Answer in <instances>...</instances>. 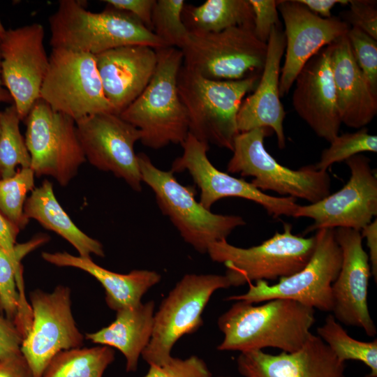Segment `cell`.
Returning a JSON list of instances; mask_svg holds the SVG:
<instances>
[{
  "label": "cell",
  "instance_id": "1",
  "mask_svg": "<svg viewBox=\"0 0 377 377\" xmlns=\"http://www.w3.org/2000/svg\"><path fill=\"white\" fill-rule=\"evenodd\" d=\"M315 321L314 309L292 300L273 299L261 305L235 301L218 319L224 337L217 349L295 352L309 339Z\"/></svg>",
  "mask_w": 377,
  "mask_h": 377
},
{
  "label": "cell",
  "instance_id": "2",
  "mask_svg": "<svg viewBox=\"0 0 377 377\" xmlns=\"http://www.w3.org/2000/svg\"><path fill=\"white\" fill-rule=\"evenodd\" d=\"M48 21L52 48L96 55L125 45L168 47L133 15L109 6L95 13L80 1L61 0Z\"/></svg>",
  "mask_w": 377,
  "mask_h": 377
},
{
  "label": "cell",
  "instance_id": "3",
  "mask_svg": "<svg viewBox=\"0 0 377 377\" xmlns=\"http://www.w3.org/2000/svg\"><path fill=\"white\" fill-rule=\"evenodd\" d=\"M259 75L238 80H214L182 64L177 87L186 110L188 133L199 141L232 151L239 133L237 117L244 96L255 89Z\"/></svg>",
  "mask_w": 377,
  "mask_h": 377
},
{
  "label": "cell",
  "instance_id": "4",
  "mask_svg": "<svg viewBox=\"0 0 377 377\" xmlns=\"http://www.w3.org/2000/svg\"><path fill=\"white\" fill-rule=\"evenodd\" d=\"M157 65L140 95L119 115L140 130L142 144L153 149L182 145L188 134V120L177 87L183 64L180 49H155Z\"/></svg>",
  "mask_w": 377,
  "mask_h": 377
},
{
  "label": "cell",
  "instance_id": "5",
  "mask_svg": "<svg viewBox=\"0 0 377 377\" xmlns=\"http://www.w3.org/2000/svg\"><path fill=\"white\" fill-rule=\"evenodd\" d=\"M138 159L142 181L153 191L161 212L198 252L207 253L210 244L226 239L235 228L246 224L240 216L206 209L195 198L192 187L181 184L171 170L158 168L145 153L138 154Z\"/></svg>",
  "mask_w": 377,
  "mask_h": 377
},
{
  "label": "cell",
  "instance_id": "6",
  "mask_svg": "<svg viewBox=\"0 0 377 377\" xmlns=\"http://www.w3.org/2000/svg\"><path fill=\"white\" fill-rule=\"evenodd\" d=\"M268 130L271 131L258 128L236 136L227 172L252 177L251 184L261 191H274L281 197L300 198L309 204L330 194L331 177L327 170H318L315 165L292 170L270 155L264 145Z\"/></svg>",
  "mask_w": 377,
  "mask_h": 377
},
{
  "label": "cell",
  "instance_id": "7",
  "mask_svg": "<svg viewBox=\"0 0 377 377\" xmlns=\"http://www.w3.org/2000/svg\"><path fill=\"white\" fill-rule=\"evenodd\" d=\"M292 226L283 223V232L276 233L260 244L241 248L226 239L216 242L207 253L214 262L223 263L230 286H240L260 280H276L302 269L311 258L316 237L293 235Z\"/></svg>",
  "mask_w": 377,
  "mask_h": 377
},
{
  "label": "cell",
  "instance_id": "8",
  "mask_svg": "<svg viewBox=\"0 0 377 377\" xmlns=\"http://www.w3.org/2000/svg\"><path fill=\"white\" fill-rule=\"evenodd\" d=\"M183 65L214 80H238L262 72L267 45L253 29L233 27L216 33L189 32L182 47Z\"/></svg>",
  "mask_w": 377,
  "mask_h": 377
},
{
  "label": "cell",
  "instance_id": "9",
  "mask_svg": "<svg viewBox=\"0 0 377 377\" xmlns=\"http://www.w3.org/2000/svg\"><path fill=\"white\" fill-rule=\"evenodd\" d=\"M230 287L225 275L185 274L154 313L151 339L142 353L149 365L163 366L172 357L175 343L202 325V313L212 294Z\"/></svg>",
  "mask_w": 377,
  "mask_h": 377
},
{
  "label": "cell",
  "instance_id": "10",
  "mask_svg": "<svg viewBox=\"0 0 377 377\" xmlns=\"http://www.w3.org/2000/svg\"><path fill=\"white\" fill-rule=\"evenodd\" d=\"M316 246L306 265L299 272L269 285L260 280L249 283L248 291L227 297L230 301L254 304L273 299H288L323 312H332V286L341 269L342 253L334 229L318 230Z\"/></svg>",
  "mask_w": 377,
  "mask_h": 377
},
{
  "label": "cell",
  "instance_id": "11",
  "mask_svg": "<svg viewBox=\"0 0 377 377\" xmlns=\"http://www.w3.org/2000/svg\"><path fill=\"white\" fill-rule=\"evenodd\" d=\"M40 98L53 110L75 121L114 113L104 94L95 56L89 53L52 48Z\"/></svg>",
  "mask_w": 377,
  "mask_h": 377
},
{
  "label": "cell",
  "instance_id": "12",
  "mask_svg": "<svg viewBox=\"0 0 377 377\" xmlns=\"http://www.w3.org/2000/svg\"><path fill=\"white\" fill-rule=\"evenodd\" d=\"M25 143L36 176H51L65 186L87 161L80 143L75 121L39 98L24 120Z\"/></svg>",
  "mask_w": 377,
  "mask_h": 377
},
{
  "label": "cell",
  "instance_id": "13",
  "mask_svg": "<svg viewBox=\"0 0 377 377\" xmlns=\"http://www.w3.org/2000/svg\"><path fill=\"white\" fill-rule=\"evenodd\" d=\"M29 297L32 320L21 352L34 377H41L58 353L82 347L84 336L72 313L68 287L59 285L51 293L36 289Z\"/></svg>",
  "mask_w": 377,
  "mask_h": 377
},
{
  "label": "cell",
  "instance_id": "14",
  "mask_svg": "<svg viewBox=\"0 0 377 377\" xmlns=\"http://www.w3.org/2000/svg\"><path fill=\"white\" fill-rule=\"evenodd\" d=\"M345 162L350 176L341 189L317 202L298 205L294 218L313 220L305 233L339 228L360 231L376 216L377 177L369 158L359 154Z\"/></svg>",
  "mask_w": 377,
  "mask_h": 377
},
{
  "label": "cell",
  "instance_id": "15",
  "mask_svg": "<svg viewBox=\"0 0 377 377\" xmlns=\"http://www.w3.org/2000/svg\"><path fill=\"white\" fill-rule=\"evenodd\" d=\"M75 126L86 160L140 191L142 181L134 151L140 130L114 113L88 115L76 120Z\"/></svg>",
  "mask_w": 377,
  "mask_h": 377
},
{
  "label": "cell",
  "instance_id": "16",
  "mask_svg": "<svg viewBox=\"0 0 377 377\" xmlns=\"http://www.w3.org/2000/svg\"><path fill=\"white\" fill-rule=\"evenodd\" d=\"M181 145L182 155L172 162L170 170L173 173L188 172L200 190V203L206 209L210 210L222 198L237 197L260 205L274 219L281 216L294 217L299 205L296 199L266 194L251 182L218 170L207 157L209 145L190 133Z\"/></svg>",
  "mask_w": 377,
  "mask_h": 377
},
{
  "label": "cell",
  "instance_id": "17",
  "mask_svg": "<svg viewBox=\"0 0 377 377\" xmlns=\"http://www.w3.org/2000/svg\"><path fill=\"white\" fill-rule=\"evenodd\" d=\"M44 38L43 26L32 23L7 30L0 42L1 79L21 121L40 98L48 68Z\"/></svg>",
  "mask_w": 377,
  "mask_h": 377
},
{
  "label": "cell",
  "instance_id": "18",
  "mask_svg": "<svg viewBox=\"0 0 377 377\" xmlns=\"http://www.w3.org/2000/svg\"><path fill=\"white\" fill-rule=\"evenodd\" d=\"M277 9L283 22L285 61L281 68L279 93L287 95L305 64L323 47L347 34L350 26L337 17H321L297 0H279Z\"/></svg>",
  "mask_w": 377,
  "mask_h": 377
},
{
  "label": "cell",
  "instance_id": "19",
  "mask_svg": "<svg viewBox=\"0 0 377 377\" xmlns=\"http://www.w3.org/2000/svg\"><path fill=\"white\" fill-rule=\"evenodd\" d=\"M334 230L342 261L332 286V315L338 322L360 327L373 337L376 334V327L367 300L371 271L369 256L362 246L363 238L359 230L345 228Z\"/></svg>",
  "mask_w": 377,
  "mask_h": 377
},
{
  "label": "cell",
  "instance_id": "20",
  "mask_svg": "<svg viewBox=\"0 0 377 377\" xmlns=\"http://www.w3.org/2000/svg\"><path fill=\"white\" fill-rule=\"evenodd\" d=\"M330 45L303 66L294 82L292 98L297 114L317 136L329 142L339 135L341 124L331 67Z\"/></svg>",
  "mask_w": 377,
  "mask_h": 377
},
{
  "label": "cell",
  "instance_id": "21",
  "mask_svg": "<svg viewBox=\"0 0 377 377\" xmlns=\"http://www.w3.org/2000/svg\"><path fill=\"white\" fill-rule=\"evenodd\" d=\"M266 60L252 94L242 101L237 117L239 133L258 128L273 131L278 147H286L283 121L286 112L281 102L279 79L286 38L281 24L272 27L267 43Z\"/></svg>",
  "mask_w": 377,
  "mask_h": 377
},
{
  "label": "cell",
  "instance_id": "22",
  "mask_svg": "<svg viewBox=\"0 0 377 377\" xmlns=\"http://www.w3.org/2000/svg\"><path fill=\"white\" fill-rule=\"evenodd\" d=\"M237 364L244 377H346L345 363L312 333L295 352L278 355L262 350L243 352Z\"/></svg>",
  "mask_w": 377,
  "mask_h": 377
},
{
  "label": "cell",
  "instance_id": "23",
  "mask_svg": "<svg viewBox=\"0 0 377 377\" xmlns=\"http://www.w3.org/2000/svg\"><path fill=\"white\" fill-rule=\"evenodd\" d=\"M94 56L105 96L114 113L119 114L150 82L157 65L156 50L147 45H131Z\"/></svg>",
  "mask_w": 377,
  "mask_h": 377
},
{
  "label": "cell",
  "instance_id": "24",
  "mask_svg": "<svg viewBox=\"0 0 377 377\" xmlns=\"http://www.w3.org/2000/svg\"><path fill=\"white\" fill-rule=\"evenodd\" d=\"M331 67L341 124L360 129L377 114V94L357 65L347 35L330 45Z\"/></svg>",
  "mask_w": 377,
  "mask_h": 377
},
{
  "label": "cell",
  "instance_id": "25",
  "mask_svg": "<svg viewBox=\"0 0 377 377\" xmlns=\"http://www.w3.org/2000/svg\"><path fill=\"white\" fill-rule=\"evenodd\" d=\"M41 256L55 266L77 268L94 276L105 290L108 306L115 311L140 304L142 296L161 278L158 272L147 269L119 274L98 265L91 257L75 256L66 251L43 252Z\"/></svg>",
  "mask_w": 377,
  "mask_h": 377
},
{
  "label": "cell",
  "instance_id": "26",
  "mask_svg": "<svg viewBox=\"0 0 377 377\" xmlns=\"http://www.w3.org/2000/svg\"><path fill=\"white\" fill-rule=\"evenodd\" d=\"M154 307V302L151 300L119 310L110 325L96 332L86 334L85 339L94 343L118 349L125 357L126 371H135L152 335Z\"/></svg>",
  "mask_w": 377,
  "mask_h": 377
},
{
  "label": "cell",
  "instance_id": "27",
  "mask_svg": "<svg viewBox=\"0 0 377 377\" xmlns=\"http://www.w3.org/2000/svg\"><path fill=\"white\" fill-rule=\"evenodd\" d=\"M24 212L29 220H36L68 241L80 256H105L102 244L80 230L62 208L49 180L44 179L41 185L34 188L25 201Z\"/></svg>",
  "mask_w": 377,
  "mask_h": 377
},
{
  "label": "cell",
  "instance_id": "28",
  "mask_svg": "<svg viewBox=\"0 0 377 377\" xmlns=\"http://www.w3.org/2000/svg\"><path fill=\"white\" fill-rule=\"evenodd\" d=\"M249 0H207L198 6L184 5L182 20L189 32L216 33L233 27L253 29Z\"/></svg>",
  "mask_w": 377,
  "mask_h": 377
},
{
  "label": "cell",
  "instance_id": "29",
  "mask_svg": "<svg viewBox=\"0 0 377 377\" xmlns=\"http://www.w3.org/2000/svg\"><path fill=\"white\" fill-rule=\"evenodd\" d=\"M114 360V350L104 345L64 350L52 359L41 377H103Z\"/></svg>",
  "mask_w": 377,
  "mask_h": 377
},
{
  "label": "cell",
  "instance_id": "30",
  "mask_svg": "<svg viewBox=\"0 0 377 377\" xmlns=\"http://www.w3.org/2000/svg\"><path fill=\"white\" fill-rule=\"evenodd\" d=\"M317 335L342 362L357 360L370 369L366 377L377 376V339L372 341L357 340L348 334L331 313L324 323L317 327Z\"/></svg>",
  "mask_w": 377,
  "mask_h": 377
},
{
  "label": "cell",
  "instance_id": "31",
  "mask_svg": "<svg viewBox=\"0 0 377 377\" xmlns=\"http://www.w3.org/2000/svg\"><path fill=\"white\" fill-rule=\"evenodd\" d=\"M20 121L13 104L0 112V178L14 175L18 165L30 168L31 157L20 133Z\"/></svg>",
  "mask_w": 377,
  "mask_h": 377
},
{
  "label": "cell",
  "instance_id": "32",
  "mask_svg": "<svg viewBox=\"0 0 377 377\" xmlns=\"http://www.w3.org/2000/svg\"><path fill=\"white\" fill-rule=\"evenodd\" d=\"M0 313L14 323L25 336L32 320L31 307L17 288L16 270L6 254L0 249Z\"/></svg>",
  "mask_w": 377,
  "mask_h": 377
},
{
  "label": "cell",
  "instance_id": "33",
  "mask_svg": "<svg viewBox=\"0 0 377 377\" xmlns=\"http://www.w3.org/2000/svg\"><path fill=\"white\" fill-rule=\"evenodd\" d=\"M34 176L31 168H20L12 177L0 178V212L19 230L29 221L24 207L27 193L35 188Z\"/></svg>",
  "mask_w": 377,
  "mask_h": 377
},
{
  "label": "cell",
  "instance_id": "34",
  "mask_svg": "<svg viewBox=\"0 0 377 377\" xmlns=\"http://www.w3.org/2000/svg\"><path fill=\"white\" fill-rule=\"evenodd\" d=\"M184 0L156 1L152 11L153 33L168 47L181 49L189 31L182 20Z\"/></svg>",
  "mask_w": 377,
  "mask_h": 377
},
{
  "label": "cell",
  "instance_id": "35",
  "mask_svg": "<svg viewBox=\"0 0 377 377\" xmlns=\"http://www.w3.org/2000/svg\"><path fill=\"white\" fill-rule=\"evenodd\" d=\"M330 144L315 164L318 170H327L334 163L346 161L357 154L377 151V136L369 134L366 127L338 135Z\"/></svg>",
  "mask_w": 377,
  "mask_h": 377
},
{
  "label": "cell",
  "instance_id": "36",
  "mask_svg": "<svg viewBox=\"0 0 377 377\" xmlns=\"http://www.w3.org/2000/svg\"><path fill=\"white\" fill-rule=\"evenodd\" d=\"M17 227L12 224L0 212V249H1L12 262L17 273V288L20 295L25 297L22 276V258L44 242V237H36L31 241L16 244V238L20 232Z\"/></svg>",
  "mask_w": 377,
  "mask_h": 377
},
{
  "label": "cell",
  "instance_id": "37",
  "mask_svg": "<svg viewBox=\"0 0 377 377\" xmlns=\"http://www.w3.org/2000/svg\"><path fill=\"white\" fill-rule=\"evenodd\" d=\"M346 35L357 65L377 94V40L355 27L350 28Z\"/></svg>",
  "mask_w": 377,
  "mask_h": 377
},
{
  "label": "cell",
  "instance_id": "38",
  "mask_svg": "<svg viewBox=\"0 0 377 377\" xmlns=\"http://www.w3.org/2000/svg\"><path fill=\"white\" fill-rule=\"evenodd\" d=\"M144 377H212L203 360L193 355L186 359L172 357L163 366L149 365Z\"/></svg>",
  "mask_w": 377,
  "mask_h": 377
},
{
  "label": "cell",
  "instance_id": "39",
  "mask_svg": "<svg viewBox=\"0 0 377 377\" xmlns=\"http://www.w3.org/2000/svg\"><path fill=\"white\" fill-rule=\"evenodd\" d=\"M348 4L343 21L377 40L376 1L350 0Z\"/></svg>",
  "mask_w": 377,
  "mask_h": 377
},
{
  "label": "cell",
  "instance_id": "40",
  "mask_svg": "<svg viewBox=\"0 0 377 377\" xmlns=\"http://www.w3.org/2000/svg\"><path fill=\"white\" fill-rule=\"evenodd\" d=\"M253 13V33L267 43L272 27L280 24L275 0H249Z\"/></svg>",
  "mask_w": 377,
  "mask_h": 377
},
{
  "label": "cell",
  "instance_id": "41",
  "mask_svg": "<svg viewBox=\"0 0 377 377\" xmlns=\"http://www.w3.org/2000/svg\"><path fill=\"white\" fill-rule=\"evenodd\" d=\"M108 6L128 12L153 32L151 16L156 0H104Z\"/></svg>",
  "mask_w": 377,
  "mask_h": 377
},
{
  "label": "cell",
  "instance_id": "42",
  "mask_svg": "<svg viewBox=\"0 0 377 377\" xmlns=\"http://www.w3.org/2000/svg\"><path fill=\"white\" fill-rule=\"evenodd\" d=\"M22 341L14 323L0 313V358L21 353Z\"/></svg>",
  "mask_w": 377,
  "mask_h": 377
},
{
  "label": "cell",
  "instance_id": "43",
  "mask_svg": "<svg viewBox=\"0 0 377 377\" xmlns=\"http://www.w3.org/2000/svg\"><path fill=\"white\" fill-rule=\"evenodd\" d=\"M0 377H34L22 352L0 358Z\"/></svg>",
  "mask_w": 377,
  "mask_h": 377
},
{
  "label": "cell",
  "instance_id": "44",
  "mask_svg": "<svg viewBox=\"0 0 377 377\" xmlns=\"http://www.w3.org/2000/svg\"><path fill=\"white\" fill-rule=\"evenodd\" d=\"M362 238L367 240L371 274L377 280V220L375 219L360 230Z\"/></svg>",
  "mask_w": 377,
  "mask_h": 377
},
{
  "label": "cell",
  "instance_id": "45",
  "mask_svg": "<svg viewBox=\"0 0 377 377\" xmlns=\"http://www.w3.org/2000/svg\"><path fill=\"white\" fill-rule=\"evenodd\" d=\"M314 14L323 17H332L331 10L336 4L347 5V0H297Z\"/></svg>",
  "mask_w": 377,
  "mask_h": 377
},
{
  "label": "cell",
  "instance_id": "46",
  "mask_svg": "<svg viewBox=\"0 0 377 377\" xmlns=\"http://www.w3.org/2000/svg\"><path fill=\"white\" fill-rule=\"evenodd\" d=\"M12 98L7 91V89L3 88L2 81L1 79V57H0V102L8 103L12 101Z\"/></svg>",
  "mask_w": 377,
  "mask_h": 377
},
{
  "label": "cell",
  "instance_id": "47",
  "mask_svg": "<svg viewBox=\"0 0 377 377\" xmlns=\"http://www.w3.org/2000/svg\"><path fill=\"white\" fill-rule=\"evenodd\" d=\"M6 31L3 27L1 20H0V42L3 39L6 34Z\"/></svg>",
  "mask_w": 377,
  "mask_h": 377
},
{
  "label": "cell",
  "instance_id": "48",
  "mask_svg": "<svg viewBox=\"0 0 377 377\" xmlns=\"http://www.w3.org/2000/svg\"><path fill=\"white\" fill-rule=\"evenodd\" d=\"M219 377H229V376H219Z\"/></svg>",
  "mask_w": 377,
  "mask_h": 377
},
{
  "label": "cell",
  "instance_id": "49",
  "mask_svg": "<svg viewBox=\"0 0 377 377\" xmlns=\"http://www.w3.org/2000/svg\"><path fill=\"white\" fill-rule=\"evenodd\" d=\"M1 103V102H0Z\"/></svg>",
  "mask_w": 377,
  "mask_h": 377
}]
</instances>
